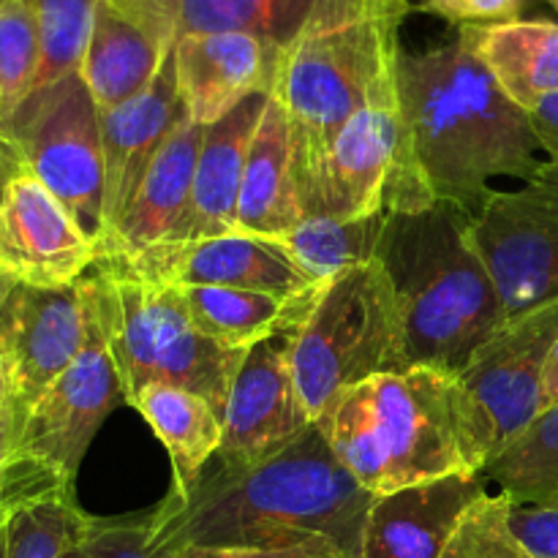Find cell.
<instances>
[{
	"instance_id": "6da1fadb",
	"label": "cell",
	"mask_w": 558,
	"mask_h": 558,
	"mask_svg": "<svg viewBox=\"0 0 558 558\" xmlns=\"http://www.w3.org/2000/svg\"><path fill=\"white\" fill-rule=\"evenodd\" d=\"M403 147L390 174L385 210L412 213L450 202L477 216L494 178L526 183L539 169L526 109L501 93L461 41L398 54Z\"/></svg>"
},
{
	"instance_id": "7a4b0ae2",
	"label": "cell",
	"mask_w": 558,
	"mask_h": 558,
	"mask_svg": "<svg viewBox=\"0 0 558 558\" xmlns=\"http://www.w3.org/2000/svg\"><path fill=\"white\" fill-rule=\"evenodd\" d=\"M371 496L336 458L316 423L276 456L251 466H218L189 490H169L147 512L161 554L185 548H294L330 543L363 556Z\"/></svg>"
},
{
	"instance_id": "3957f363",
	"label": "cell",
	"mask_w": 558,
	"mask_h": 558,
	"mask_svg": "<svg viewBox=\"0 0 558 558\" xmlns=\"http://www.w3.org/2000/svg\"><path fill=\"white\" fill-rule=\"evenodd\" d=\"M469 221L450 202L387 210L376 259L396 292L403 371L425 365L458 379L507 322L499 289L469 240Z\"/></svg>"
},
{
	"instance_id": "277c9868",
	"label": "cell",
	"mask_w": 558,
	"mask_h": 558,
	"mask_svg": "<svg viewBox=\"0 0 558 558\" xmlns=\"http://www.w3.org/2000/svg\"><path fill=\"white\" fill-rule=\"evenodd\" d=\"M316 428L371 496L477 472L456 376L425 365L352 387L327 407Z\"/></svg>"
},
{
	"instance_id": "5b68a950",
	"label": "cell",
	"mask_w": 558,
	"mask_h": 558,
	"mask_svg": "<svg viewBox=\"0 0 558 558\" xmlns=\"http://www.w3.org/2000/svg\"><path fill=\"white\" fill-rule=\"evenodd\" d=\"M403 16L368 9L365 0H322L283 49L272 96L292 131L298 191L314 178L349 120L396 82Z\"/></svg>"
},
{
	"instance_id": "8992f818",
	"label": "cell",
	"mask_w": 558,
	"mask_h": 558,
	"mask_svg": "<svg viewBox=\"0 0 558 558\" xmlns=\"http://www.w3.org/2000/svg\"><path fill=\"white\" fill-rule=\"evenodd\" d=\"M80 287L114 360L125 403L150 385H174L205 398L223 420L248 352L223 349L196 332L180 287L153 281L118 259H96Z\"/></svg>"
},
{
	"instance_id": "52a82bcc",
	"label": "cell",
	"mask_w": 558,
	"mask_h": 558,
	"mask_svg": "<svg viewBox=\"0 0 558 558\" xmlns=\"http://www.w3.org/2000/svg\"><path fill=\"white\" fill-rule=\"evenodd\" d=\"M292 371L308 417L381 374L403 371L396 292L379 259L327 281L292 336Z\"/></svg>"
},
{
	"instance_id": "ba28073f",
	"label": "cell",
	"mask_w": 558,
	"mask_h": 558,
	"mask_svg": "<svg viewBox=\"0 0 558 558\" xmlns=\"http://www.w3.org/2000/svg\"><path fill=\"white\" fill-rule=\"evenodd\" d=\"M22 169L41 180L82 232L104 240V153L98 107L82 74L36 90L3 125Z\"/></svg>"
},
{
	"instance_id": "9c48e42d",
	"label": "cell",
	"mask_w": 558,
	"mask_h": 558,
	"mask_svg": "<svg viewBox=\"0 0 558 558\" xmlns=\"http://www.w3.org/2000/svg\"><path fill=\"white\" fill-rule=\"evenodd\" d=\"M558 341V298L505 322L456 379L469 452L483 472L539 414L545 365Z\"/></svg>"
},
{
	"instance_id": "30bf717a",
	"label": "cell",
	"mask_w": 558,
	"mask_h": 558,
	"mask_svg": "<svg viewBox=\"0 0 558 558\" xmlns=\"http://www.w3.org/2000/svg\"><path fill=\"white\" fill-rule=\"evenodd\" d=\"M469 240L494 278L507 322L558 298V161L515 191H494L469 221Z\"/></svg>"
},
{
	"instance_id": "8fae6325",
	"label": "cell",
	"mask_w": 558,
	"mask_h": 558,
	"mask_svg": "<svg viewBox=\"0 0 558 558\" xmlns=\"http://www.w3.org/2000/svg\"><path fill=\"white\" fill-rule=\"evenodd\" d=\"M120 403H125V392L118 368L87 311V341L82 352L27 412L20 409L16 450L74 485L93 436Z\"/></svg>"
},
{
	"instance_id": "7c38bea8",
	"label": "cell",
	"mask_w": 558,
	"mask_h": 558,
	"mask_svg": "<svg viewBox=\"0 0 558 558\" xmlns=\"http://www.w3.org/2000/svg\"><path fill=\"white\" fill-rule=\"evenodd\" d=\"M403 147L398 74L332 142L314 178L298 191L303 218H363L385 210V194Z\"/></svg>"
},
{
	"instance_id": "4fadbf2b",
	"label": "cell",
	"mask_w": 558,
	"mask_h": 558,
	"mask_svg": "<svg viewBox=\"0 0 558 558\" xmlns=\"http://www.w3.org/2000/svg\"><path fill=\"white\" fill-rule=\"evenodd\" d=\"M96 243L63 202L27 169L0 191V272L14 283L60 289L96 265Z\"/></svg>"
},
{
	"instance_id": "5bb4252c",
	"label": "cell",
	"mask_w": 558,
	"mask_h": 558,
	"mask_svg": "<svg viewBox=\"0 0 558 558\" xmlns=\"http://www.w3.org/2000/svg\"><path fill=\"white\" fill-rule=\"evenodd\" d=\"M292 336L281 332L245 354L223 412L221 466L265 461L314 425L294 381Z\"/></svg>"
},
{
	"instance_id": "9a60e30c",
	"label": "cell",
	"mask_w": 558,
	"mask_h": 558,
	"mask_svg": "<svg viewBox=\"0 0 558 558\" xmlns=\"http://www.w3.org/2000/svg\"><path fill=\"white\" fill-rule=\"evenodd\" d=\"M87 341V305L80 281L60 289L14 283L0 305V357L14 376V403L27 412L74 363Z\"/></svg>"
},
{
	"instance_id": "2e32d148",
	"label": "cell",
	"mask_w": 558,
	"mask_h": 558,
	"mask_svg": "<svg viewBox=\"0 0 558 558\" xmlns=\"http://www.w3.org/2000/svg\"><path fill=\"white\" fill-rule=\"evenodd\" d=\"M183 112L174 49L147 90L123 107L98 112L104 153V240L129 213L142 180L150 172Z\"/></svg>"
},
{
	"instance_id": "e0dca14e",
	"label": "cell",
	"mask_w": 558,
	"mask_h": 558,
	"mask_svg": "<svg viewBox=\"0 0 558 558\" xmlns=\"http://www.w3.org/2000/svg\"><path fill=\"white\" fill-rule=\"evenodd\" d=\"M283 49L248 33L191 36L174 44L180 101L189 118L213 125L248 101L272 96Z\"/></svg>"
},
{
	"instance_id": "ac0fdd59",
	"label": "cell",
	"mask_w": 558,
	"mask_h": 558,
	"mask_svg": "<svg viewBox=\"0 0 558 558\" xmlns=\"http://www.w3.org/2000/svg\"><path fill=\"white\" fill-rule=\"evenodd\" d=\"M267 98L270 96H251L227 118L205 125V140H202V150L194 169V185H191L189 213H185V221L180 232L174 234L172 245L150 256H142V259L120 262L150 265V262L167 259V256L180 254V251L205 243V240L240 232L238 202L240 189H243L245 161H248V147L256 134V125L265 114Z\"/></svg>"
},
{
	"instance_id": "d6986e66",
	"label": "cell",
	"mask_w": 558,
	"mask_h": 558,
	"mask_svg": "<svg viewBox=\"0 0 558 558\" xmlns=\"http://www.w3.org/2000/svg\"><path fill=\"white\" fill-rule=\"evenodd\" d=\"M485 494L483 472H461L376 496L360 558H441L461 518Z\"/></svg>"
},
{
	"instance_id": "ffe728a7",
	"label": "cell",
	"mask_w": 558,
	"mask_h": 558,
	"mask_svg": "<svg viewBox=\"0 0 558 558\" xmlns=\"http://www.w3.org/2000/svg\"><path fill=\"white\" fill-rule=\"evenodd\" d=\"M202 140L205 125L194 123L189 112L180 114L172 136L142 180L129 213L104 240L96 259H142L172 245L189 213Z\"/></svg>"
},
{
	"instance_id": "44dd1931",
	"label": "cell",
	"mask_w": 558,
	"mask_h": 558,
	"mask_svg": "<svg viewBox=\"0 0 558 558\" xmlns=\"http://www.w3.org/2000/svg\"><path fill=\"white\" fill-rule=\"evenodd\" d=\"M129 267L153 281L174 283V287H227L276 294V298H303L325 287L311 281L281 243L243 232L205 240L150 265Z\"/></svg>"
},
{
	"instance_id": "7402d4cb",
	"label": "cell",
	"mask_w": 558,
	"mask_h": 558,
	"mask_svg": "<svg viewBox=\"0 0 558 558\" xmlns=\"http://www.w3.org/2000/svg\"><path fill=\"white\" fill-rule=\"evenodd\" d=\"M167 47L191 36L248 33L287 49L322 0H112Z\"/></svg>"
},
{
	"instance_id": "603a6c76",
	"label": "cell",
	"mask_w": 558,
	"mask_h": 558,
	"mask_svg": "<svg viewBox=\"0 0 558 558\" xmlns=\"http://www.w3.org/2000/svg\"><path fill=\"white\" fill-rule=\"evenodd\" d=\"M303 221L292 167V131L276 96L267 98L248 147L243 189L238 202V229L265 240H281Z\"/></svg>"
},
{
	"instance_id": "cb8c5ba5",
	"label": "cell",
	"mask_w": 558,
	"mask_h": 558,
	"mask_svg": "<svg viewBox=\"0 0 558 558\" xmlns=\"http://www.w3.org/2000/svg\"><path fill=\"white\" fill-rule=\"evenodd\" d=\"M172 49L112 0H101L80 69L98 112L123 107L147 90Z\"/></svg>"
},
{
	"instance_id": "d4e9b609",
	"label": "cell",
	"mask_w": 558,
	"mask_h": 558,
	"mask_svg": "<svg viewBox=\"0 0 558 558\" xmlns=\"http://www.w3.org/2000/svg\"><path fill=\"white\" fill-rule=\"evenodd\" d=\"M458 41L483 63L512 104L532 109L558 90V25L548 20H512L463 25Z\"/></svg>"
},
{
	"instance_id": "484cf974",
	"label": "cell",
	"mask_w": 558,
	"mask_h": 558,
	"mask_svg": "<svg viewBox=\"0 0 558 558\" xmlns=\"http://www.w3.org/2000/svg\"><path fill=\"white\" fill-rule=\"evenodd\" d=\"M180 292L196 332L223 349L251 352L281 332H298L322 287L303 298H276L227 287H180Z\"/></svg>"
},
{
	"instance_id": "4316f807",
	"label": "cell",
	"mask_w": 558,
	"mask_h": 558,
	"mask_svg": "<svg viewBox=\"0 0 558 558\" xmlns=\"http://www.w3.org/2000/svg\"><path fill=\"white\" fill-rule=\"evenodd\" d=\"M163 450L169 452L174 490H189L202 469L218 456L223 441V420L196 392L174 385H150L131 401Z\"/></svg>"
},
{
	"instance_id": "83f0119b",
	"label": "cell",
	"mask_w": 558,
	"mask_h": 558,
	"mask_svg": "<svg viewBox=\"0 0 558 558\" xmlns=\"http://www.w3.org/2000/svg\"><path fill=\"white\" fill-rule=\"evenodd\" d=\"M387 210L363 218H303L281 243L294 265L316 283H327L343 270L368 265L376 259L385 232Z\"/></svg>"
},
{
	"instance_id": "f1b7e54d",
	"label": "cell",
	"mask_w": 558,
	"mask_h": 558,
	"mask_svg": "<svg viewBox=\"0 0 558 558\" xmlns=\"http://www.w3.org/2000/svg\"><path fill=\"white\" fill-rule=\"evenodd\" d=\"M485 480L499 483L512 505H537L558 490V407L539 412L488 466Z\"/></svg>"
},
{
	"instance_id": "f546056e",
	"label": "cell",
	"mask_w": 558,
	"mask_h": 558,
	"mask_svg": "<svg viewBox=\"0 0 558 558\" xmlns=\"http://www.w3.org/2000/svg\"><path fill=\"white\" fill-rule=\"evenodd\" d=\"M98 3L101 0H27L36 16L38 41H41V69H38L36 90H44L71 74H80Z\"/></svg>"
},
{
	"instance_id": "4dcf8cb0",
	"label": "cell",
	"mask_w": 558,
	"mask_h": 558,
	"mask_svg": "<svg viewBox=\"0 0 558 558\" xmlns=\"http://www.w3.org/2000/svg\"><path fill=\"white\" fill-rule=\"evenodd\" d=\"M87 518L76 505L74 490L31 501L11 518L3 558H65Z\"/></svg>"
},
{
	"instance_id": "1f68e13d",
	"label": "cell",
	"mask_w": 558,
	"mask_h": 558,
	"mask_svg": "<svg viewBox=\"0 0 558 558\" xmlns=\"http://www.w3.org/2000/svg\"><path fill=\"white\" fill-rule=\"evenodd\" d=\"M41 69L38 25L27 0H0V134L36 90Z\"/></svg>"
},
{
	"instance_id": "d6a6232c",
	"label": "cell",
	"mask_w": 558,
	"mask_h": 558,
	"mask_svg": "<svg viewBox=\"0 0 558 558\" xmlns=\"http://www.w3.org/2000/svg\"><path fill=\"white\" fill-rule=\"evenodd\" d=\"M16 425H20V407H16L9 428L0 434V558L5 554L9 523L20 507L44 499V496L60 494V490H74V485L65 483L54 469L16 450Z\"/></svg>"
},
{
	"instance_id": "836d02e7",
	"label": "cell",
	"mask_w": 558,
	"mask_h": 558,
	"mask_svg": "<svg viewBox=\"0 0 558 558\" xmlns=\"http://www.w3.org/2000/svg\"><path fill=\"white\" fill-rule=\"evenodd\" d=\"M507 496H480L458 523L441 558H534L510 523Z\"/></svg>"
},
{
	"instance_id": "e575fe53",
	"label": "cell",
	"mask_w": 558,
	"mask_h": 558,
	"mask_svg": "<svg viewBox=\"0 0 558 558\" xmlns=\"http://www.w3.org/2000/svg\"><path fill=\"white\" fill-rule=\"evenodd\" d=\"M65 558H174L153 545L147 515L87 518Z\"/></svg>"
},
{
	"instance_id": "d590c367",
	"label": "cell",
	"mask_w": 558,
	"mask_h": 558,
	"mask_svg": "<svg viewBox=\"0 0 558 558\" xmlns=\"http://www.w3.org/2000/svg\"><path fill=\"white\" fill-rule=\"evenodd\" d=\"M510 523L534 558H558V490L537 505H512Z\"/></svg>"
},
{
	"instance_id": "8d00e7d4",
	"label": "cell",
	"mask_w": 558,
	"mask_h": 558,
	"mask_svg": "<svg viewBox=\"0 0 558 558\" xmlns=\"http://www.w3.org/2000/svg\"><path fill=\"white\" fill-rule=\"evenodd\" d=\"M526 0H423L420 9L452 22V25H494L521 16Z\"/></svg>"
},
{
	"instance_id": "74e56055",
	"label": "cell",
	"mask_w": 558,
	"mask_h": 558,
	"mask_svg": "<svg viewBox=\"0 0 558 558\" xmlns=\"http://www.w3.org/2000/svg\"><path fill=\"white\" fill-rule=\"evenodd\" d=\"M174 558H349L330 543H308L294 548H185Z\"/></svg>"
},
{
	"instance_id": "f35d334b",
	"label": "cell",
	"mask_w": 558,
	"mask_h": 558,
	"mask_svg": "<svg viewBox=\"0 0 558 558\" xmlns=\"http://www.w3.org/2000/svg\"><path fill=\"white\" fill-rule=\"evenodd\" d=\"M526 118L537 136L539 150L548 153V161H558V90L548 93L532 109H526Z\"/></svg>"
},
{
	"instance_id": "ab89813d",
	"label": "cell",
	"mask_w": 558,
	"mask_h": 558,
	"mask_svg": "<svg viewBox=\"0 0 558 558\" xmlns=\"http://www.w3.org/2000/svg\"><path fill=\"white\" fill-rule=\"evenodd\" d=\"M558 407V341L550 352L548 365H545L543 376V392H539V412H548V409Z\"/></svg>"
},
{
	"instance_id": "60d3db41",
	"label": "cell",
	"mask_w": 558,
	"mask_h": 558,
	"mask_svg": "<svg viewBox=\"0 0 558 558\" xmlns=\"http://www.w3.org/2000/svg\"><path fill=\"white\" fill-rule=\"evenodd\" d=\"M14 398H16L14 396V376H11L9 363L0 357V412L11 407V403H14Z\"/></svg>"
},
{
	"instance_id": "b9f144b4",
	"label": "cell",
	"mask_w": 558,
	"mask_h": 558,
	"mask_svg": "<svg viewBox=\"0 0 558 558\" xmlns=\"http://www.w3.org/2000/svg\"><path fill=\"white\" fill-rule=\"evenodd\" d=\"M16 172H22L20 158L11 156V153H0V191H3V185L9 183Z\"/></svg>"
},
{
	"instance_id": "7bdbcfd3",
	"label": "cell",
	"mask_w": 558,
	"mask_h": 558,
	"mask_svg": "<svg viewBox=\"0 0 558 558\" xmlns=\"http://www.w3.org/2000/svg\"><path fill=\"white\" fill-rule=\"evenodd\" d=\"M365 5L374 11H387V14H407L409 0H365Z\"/></svg>"
},
{
	"instance_id": "ee69618b",
	"label": "cell",
	"mask_w": 558,
	"mask_h": 558,
	"mask_svg": "<svg viewBox=\"0 0 558 558\" xmlns=\"http://www.w3.org/2000/svg\"><path fill=\"white\" fill-rule=\"evenodd\" d=\"M11 289H14V281H11L9 276H3V272H0V305L5 303V298H9Z\"/></svg>"
},
{
	"instance_id": "f6af8a7d",
	"label": "cell",
	"mask_w": 558,
	"mask_h": 558,
	"mask_svg": "<svg viewBox=\"0 0 558 558\" xmlns=\"http://www.w3.org/2000/svg\"><path fill=\"white\" fill-rule=\"evenodd\" d=\"M14 412H16L14 403H11L9 409H3V412H0V434H3V430L11 425V420H14Z\"/></svg>"
},
{
	"instance_id": "bcb514c9",
	"label": "cell",
	"mask_w": 558,
	"mask_h": 558,
	"mask_svg": "<svg viewBox=\"0 0 558 558\" xmlns=\"http://www.w3.org/2000/svg\"><path fill=\"white\" fill-rule=\"evenodd\" d=\"M0 153H11V156H16V150H14V145H11L9 140H5L3 134H0ZM20 158V156H16Z\"/></svg>"
},
{
	"instance_id": "7dc6e473",
	"label": "cell",
	"mask_w": 558,
	"mask_h": 558,
	"mask_svg": "<svg viewBox=\"0 0 558 558\" xmlns=\"http://www.w3.org/2000/svg\"><path fill=\"white\" fill-rule=\"evenodd\" d=\"M550 3H554V5H556V9H558V0H550Z\"/></svg>"
}]
</instances>
